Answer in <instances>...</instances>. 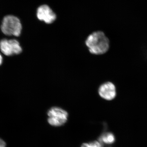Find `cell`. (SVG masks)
<instances>
[{
    "label": "cell",
    "mask_w": 147,
    "mask_h": 147,
    "mask_svg": "<svg viewBox=\"0 0 147 147\" xmlns=\"http://www.w3.org/2000/svg\"><path fill=\"white\" fill-rule=\"evenodd\" d=\"M85 44L91 54L96 55H103L110 48V41L102 31L92 33L87 38Z\"/></svg>",
    "instance_id": "6da1fadb"
},
{
    "label": "cell",
    "mask_w": 147,
    "mask_h": 147,
    "mask_svg": "<svg viewBox=\"0 0 147 147\" xmlns=\"http://www.w3.org/2000/svg\"><path fill=\"white\" fill-rule=\"evenodd\" d=\"M2 32L5 35L18 36L21 34L22 25L20 19L12 15H7L3 18L1 26Z\"/></svg>",
    "instance_id": "7a4b0ae2"
},
{
    "label": "cell",
    "mask_w": 147,
    "mask_h": 147,
    "mask_svg": "<svg viewBox=\"0 0 147 147\" xmlns=\"http://www.w3.org/2000/svg\"><path fill=\"white\" fill-rule=\"evenodd\" d=\"M0 49L3 54L7 56L18 55L22 51L20 43L15 39L1 40L0 41Z\"/></svg>",
    "instance_id": "277c9868"
},
{
    "label": "cell",
    "mask_w": 147,
    "mask_h": 147,
    "mask_svg": "<svg viewBox=\"0 0 147 147\" xmlns=\"http://www.w3.org/2000/svg\"><path fill=\"white\" fill-rule=\"evenodd\" d=\"M98 93L100 97L104 100L108 101L113 100L117 96L115 86L111 82H105L98 88Z\"/></svg>",
    "instance_id": "8992f818"
},
{
    "label": "cell",
    "mask_w": 147,
    "mask_h": 147,
    "mask_svg": "<svg viewBox=\"0 0 147 147\" xmlns=\"http://www.w3.org/2000/svg\"><path fill=\"white\" fill-rule=\"evenodd\" d=\"M36 17L40 21L46 24L54 23L57 19V15L49 6L42 5L36 10Z\"/></svg>",
    "instance_id": "5b68a950"
},
{
    "label": "cell",
    "mask_w": 147,
    "mask_h": 147,
    "mask_svg": "<svg viewBox=\"0 0 147 147\" xmlns=\"http://www.w3.org/2000/svg\"><path fill=\"white\" fill-rule=\"evenodd\" d=\"M98 139L105 144H111L115 141L114 134L112 132L108 131H103Z\"/></svg>",
    "instance_id": "52a82bcc"
},
{
    "label": "cell",
    "mask_w": 147,
    "mask_h": 147,
    "mask_svg": "<svg viewBox=\"0 0 147 147\" xmlns=\"http://www.w3.org/2000/svg\"><path fill=\"white\" fill-rule=\"evenodd\" d=\"M6 146L5 142L0 138V147H6Z\"/></svg>",
    "instance_id": "9c48e42d"
},
{
    "label": "cell",
    "mask_w": 147,
    "mask_h": 147,
    "mask_svg": "<svg viewBox=\"0 0 147 147\" xmlns=\"http://www.w3.org/2000/svg\"><path fill=\"white\" fill-rule=\"evenodd\" d=\"M47 115L48 123L53 127L63 126L68 121V113L60 107H51L47 111Z\"/></svg>",
    "instance_id": "3957f363"
},
{
    "label": "cell",
    "mask_w": 147,
    "mask_h": 147,
    "mask_svg": "<svg viewBox=\"0 0 147 147\" xmlns=\"http://www.w3.org/2000/svg\"><path fill=\"white\" fill-rule=\"evenodd\" d=\"M3 62V58L2 57L1 55L0 54V65H1L2 63Z\"/></svg>",
    "instance_id": "30bf717a"
},
{
    "label": "cell",
    "mask_w": 147,
    "mask_h": 147,
    "mask_svg": "<svg viewBox=\"0 0 147 147\" xmlns=\"http://www.w3.org/2000/svg\"><path fill=\"white\" fill-rule=\"evenodd\" d=\"M81 147H102V144L99 140L93 141L82 144Z\"/></svg>",
    "instance_id": "ba28073f"
}]
</instances>
